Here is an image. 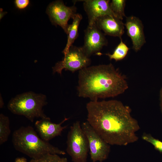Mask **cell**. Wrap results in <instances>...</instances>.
<instances>
[{
  "label": "cell",
  "mask_w": 162,
  "mask_h": 162,
  "mask_svg": "<svg viewBox=\"0 0 162 162\" xmlns=\"http://www.w3.org/2000/svg\"><path fill=\"white\" fill-rule=\"evenodd\" d=\"M14 162H27L26 158L23 157L16 158Z\"/></svg>",
  "instance_id": "cell-21"
},
{
  "label": "cell",
  "mask_w": 162,
  "mask_h": 162,
  "mask_svg": "<svg viewBox=\"0 0 162 162\" xmlns=\"http://www.w3.org/2000/svg\"><path fill=\"white\" fill-rule=\"evenodd\" d=\"M124 24L127 34L132 42V49L137 52L146 42L142 21L138 18L132 16L126 17Z\"/></svg>",
  "instance_id": "cell-11"
},
{
  "label": "cell",
  "mask_w": 162,
  "mask_h": 162,
  "mask_svg": "<svg viewBox=\"0 0 162 162\" xmlns=\"http://www.w3.org/2000/svg\"><path fill=\"white\" fill-rule=\"evenodd\" d=\"M11 130L9 118L2 113L0 114V144L1 145L8 140Z\"/></svg>",
  "instance_id": "cell-16"
},
{
  "label": "cell",
  "mask_w": 162,
  "mask_h": 162,
  "mask_svg": "<svg viewBox=\"0 0 162 162\" xmlns=\"http://www.w3.org/2000/svg\"><path fill=\"white\" fill-rule=\"evenodd\" d=\"M105 35L95 23L88 25L84 31V44L82 47L88 57L100 52L104 46L107 45Z\"/></svg>",
  "instance_id": "cell-9"
},
{
  "label": "cell",
  "mask_w": 162,
  "mask_h": 162,
  "mask_svg": "<svg viewBox=\"0 0 162 162\" xmlns=\"http://www.w3.org/2000/svg\"><path fill=\"white\" fill-rule=\"evenodd\" d=\"M86 108L87 121L109 145L126 146L138 140L140 126L129 106L112 100L91 101Z\"/></svg>",
  "instance_id": "cell-1"
},
{
  "label": "cell",
  "mask_w": 162,
  "mask_h": 162,
  "mask_svg": "<svg viewBox=\"0 0 162 162\" xmlns=\"http://www.w3.org/2000/svg\"><path fill=\"white\" fill-rule=\"evenodd\" d=\"M78 76V96L91 101L116 97L128 88L125 76L111 63L85 68Z\"/></svg>",
  "instance_id": "cell-2"
},
{
  "label": "cell",
  "mask_w": 162,
  "mask_h": 162,
  "mask_svg": "<svg viewBox=\"0 0 162 162\" xmlns=\"http://www.w3.org/2000/svg\"><path fill=\"white\" fill-rule=\"evenodd\" d=\"M82 128L88 140L92 162H103L110 153V145L107 143L87 122H83Z\"/></svg>",
  "instance_id": "cell-7"
},
{
  "label": "cell",
  "mask_w": 162,
  "mask_h": 162,
  "mask_svg": "<svg viewBox=\"0 0 162 162\" xmlns=\"http://www.w3.org/2000/svg\"><path fill=\"white\" fill-rule=\"evenodd\" d=\"M29 162H68V160L58 154H48L37 158L32 159Z\"/></svg>",
  "instance_id": "cell-18"
},
{
  "label": "cell",
  "mask_w": 162,
  "mask_h": 162,
  "mask_svg": "<svg viewBox=\"0 0 162 162\" xmlns=\"http://www.w3.org/2000/svg\"><path fill=\"white\" fill-rule=\"evenodd\" d=\"M66 142V152L73 162H87L88 143L80 121L75 122L70 127Z\"/></svg>",
  "instance_id": "cell-5"
},
{
  "label": "cell",
  "mask_w": 162,
  "mask_h": 162,
  "mask_svg": "<svg viewBox=\"0 0 162 162\" xmlns=\"http://www.w3.org/2000/svg\"><path fill=\"white\" fill-rule=\"evenodd\" d=\"M144 140L152 145L155 149L162 153V141L153 137L150 134L144 133L142 136Z\"/></svg>",
  "instance_id": "cell-19"
},
{
  "label": "cell",
  "mask_w": 162,
  "mask_h": 162,
  "mask_svg": "<svg viewBox=\"0 0 162 162\" xmlns=\"http://www.w3.org/2000/svg\"><path fill=\"white\" fill-rule=\"evenodd\" d=\"M14 147L17 151L35 159L48 154L65 155L66 152L40 138L31 126L22 127L12 134Z\"/></svg>",
  "instance_id": "cell-3"
},
{
  "label": "cell",
  "mask_w": 162,
  "mask_h": 162,
  "mask_svg": "<svg viewBox=\"0 0 162 162\" xmlns=\"http://www.w3.org/2000/svg\"><path fill=\"white\" fill-rule=\"evenodd\" d=\"M68 119L65 118L59 123L56 124L52 122L50 118L46 117L37 121L35 126L40 137L48 142L54 137L61 135L63 130L67 127L66 126H62V125Z\"/></svg>",
  "instance_id": "cell-12"
},
{
  "label": "cell",
  "mask_w": 162,
  "mask_h": 162,
  "mask_svg": "<svg viewBox=\"0 0 162 162\" xmlns=\"http://www.w3.org/2000/svg\"><path fill=\"white\" fill-rule=\"evenodd\" d=\"M120 39V43L117 46L112 54L107 53L103 54L99 52L95 54L98 56L105 55L108 56L110 60L113 59L116 61L123 59L127 55L129 48L123 42L122 39Z\"/></svg>",
  "instance_id": "cell-15"
},
{
  "label": "cell",
  "mask_w": 162,
  "mask_h": 162,
  "mask_svg": "<svg viewBox=\"0 0 162 162\" xmlns=\"http://www.w3.org/2000/svg\"><path fill=\"white\" fill-rule=\"evenodd\" d=\"M0 13V19H1L6 14V12L3 11L2 9V8H1Z\"/></svg>",
  "instance_id": "cell-23"
},
{
  "label": "cell",
  "mask_w": 162,
  "mask_h": 162,
  "mask_svg": "<svg viewBox=\"0 0 162 162\" xmlns=\"http://www.w3.org/2000/svg\"><path fill=\"white\" fill-rule=\"evenodd\" d=\"M76 6H67L63 1L57 0L50 3L48 6L46 13L52 24L60 26L67 33L69 26L68 22L74 17L76 13Z\"/></svg>",
  "instance_id": "cell-8"
},
{
  "label": "cell",
  "mask_w": 162,
  "mask_h": 162,
  "mask_svg": "<svg viewBox=\"0 0 162 162\" xmlns=\"http://www.w3.org/2000/svg\"><path fill=\"white\" fill-rule=\"evenodd\" d=\"M160 106L161 112L162 113V87L160 89Z\"/></svg>",
  "instance_id": "cell-22"
},
{
  "label": "cell",
  "mask_w": 162,
  "mask_h": 162,
  "mask_svg": "<svg viewBox=\"0 0 162 162\" xmlns=\"http://www.w3.org/2000/svg\"><path fill=\"white\" fill-rule=\"evenodd\" d=\"M91 59L84 52L81 47L72 45L62 60L58 62L52 67L53 74L57 73L61 74L63 69L74 73L88 67Z\"/></svg>",
  "instance_id": "cell-6"
},
{
  "label": "cell",
  "mask_w": 162,
  "mask_h": 162,
  "mask_svg": "<svg viewBox=\"0 0 162 162\" xmlns=\"http://www.w3.org/2000/svg\"><path fill=\"white\" fill-rule=\"evenodd\" d=\"M29 0H15L14 3L18 9L22 10L26 8L29 4Z\"/></svg>",
  "instance_id": "cell-20"
},
{
  "label": "cell",
  "mask_w": 162,
  "mask_h": 162,
  "mask_svg": "<svg viewBox=\"0 0 162 162\" xmlns=\"http://www.w3.org/2000/svg\"><path fill=\"white\" fill-rule=\"evenodd\" d=\"M125 2V0H112L110 3L111 9L116 17L122 20L123 17H126L124 13Z\"/></svg>",
  "instance_id": "cell-17"
},
{
  "label": "cell",
  "mask_w": 162,
  "mask_h": 162,
  "mask_svg": "<svg viewBox=\"0 0 162 162\" xmlns=\"http://www.w3.org/2000/svg\"><path fill=\"white\" fill-rule=\"evenodd\" d=\"M82 19V15L77 13L73 18L72 24L69 25L66 33L68 35L67 43L62 52L64 55L67 53L70 46L73 45L75 40L78 37L79 26Z\"/></svg>",
  "instance_id": "cell-14"
},
{
  "label": "cell",
  "mask_w": 162,
  "mask_h": 162,
  "mask_svg": "<svg viewBox=\"0 0 162 162\" xmlns=\"http://www.w3.org/2000/svg\"><path fill=\"white\" fill-rule=\"evenodd\" d=\"M83 7L88 18V25L95 23L99 17L106 15L115 17L110 7L109 0H85Z\"/></svg>",
  "instance_id": "cell-10"
},
{
  "label": "cell",
  "mask_w": 162,
  "mask_h": 162,
  "mask_svg": "<svg viewBox=\"0 0 162 162\" xmlns=\"http://www.w3.org/2000/svg\"><path fill=\"white\" fill-rule=\"evenodd\" d=\"M95 23L105 35L121 39L124 33V24L122 20L115 16L106 15L100 17Z\"/></svg>",
  "instance_id": "cell-13"
},
{
  "label": "cell",
  "mask_w": 162,
  "mask_h": 162,
  "mask_svg": "<svg viewBox=\"0 0 162 162\" xmlns=\"http://www.w3.org/2000/svg\"><path fill=\"white\" fill-rule=\"evenodd\" d=\"M47 104L46 95L30 92L12 98L7 106L12 113L23 116L33 122L35 118H42L47 117L43 110Z\"/></svg>",
  "instance_id": "cell-4"
}]
</instances>
